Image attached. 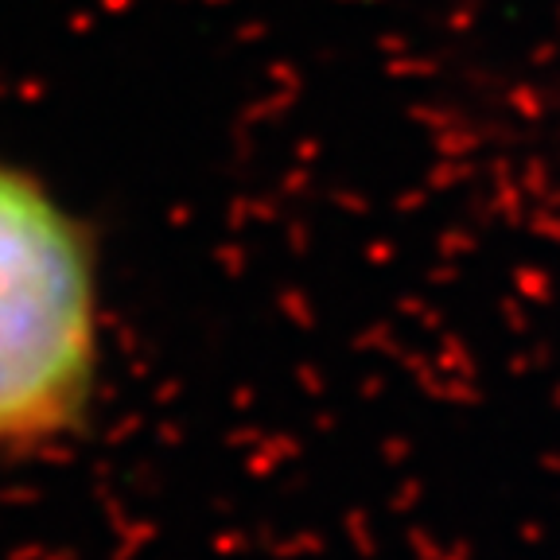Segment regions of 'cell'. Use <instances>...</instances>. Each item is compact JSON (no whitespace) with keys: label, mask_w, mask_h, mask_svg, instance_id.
I'll list each match as a JSON object with an SVG mask.
<instances>
[{"label":"cell","mask_w":560,"mask_h":560,"mask_svg":"<svg viewBox=\"0 0 560 560\" xmlns=\"http://www.w3.org/2000/svg\"><path fill=\"white\" fill-rule=\"evenodd\" d=\"M102 362L94 234L32 164L0 149V471L86 432Z\"/></svg>","instance_id":"cell-1"}]
</instances>
